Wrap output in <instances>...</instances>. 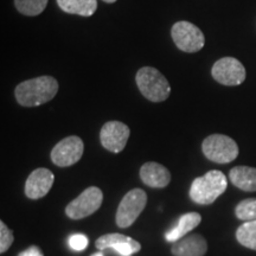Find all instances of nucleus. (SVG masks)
Masks as SVG:
<instances>
[{
	"label": "nucleus",
	"mask_w": 256,
	"mask_h": 256,
	"mask_svg": "<svg viewBox=\"0 0 256 256\" xmlns=\"http://www.w3.org/2000/svg\"><path fill=\"white\" fill-rule=\"evenodd\" d=\"M58 82L52 76H40L19 83L14 90L18 104L23 107H37L55 98Z\"/></svg>",
	"instance_id": "obj_1"
},
{
	"label": "nucleus",
	"mask_w": 256,
	"mask_h": 256,
	"mask_svg": "<svg viewBox=\"0 0 256 256\" xmlns=\"http://www.w3.org/2000/svg\"><path fill=\"white\" fill-rule=\"evenodd\" d=\"M226 186L228 180L223 172L218 170H211L192 182L190 198L200 206H209L226 192Z\"/></svg>",
	"instance_id": "obj_2"
},
{
	"label": "nucleus",
	"mask_w": 256,
	"mask_h": 256,
	"mask_svg": "<svg viewBox=\"0 0 256 256\" xmlns=\"http://www.w3.org/2000/svg\"><path fill=\"white\" fill-rule=\"evenodd\" d=\"M136 81L138 88L147 100L162 102L168 100L171 87L164 75L152 66H144L136 72Z\"/></svg>",
	"instance_id": "obj_3"
},
{
	"label": "nucleus",
	"mask_w": 256,
	"mask_h": 256,
	"mask_svg": "<svg viewBox=\"0 0 256 256\" xmlns=\"http://www.w3.org/2000/svg\"><path fill=\"white\" fill-rule=\"evenodd\" d=\"M202 151L210 162L228 164L238 158V146L232 138L224 134H212L202 144Z\"/></svg>",
	"instance_id": "obj_4"
},
{
	"label": "nucleus",
	"mask_w": 256,
	"mask_h": 256,
	"mask_svg": "<svg viewBox=\"0 0 256 256\" xmlns=\"http://www.w3.org/2000/svg\"><path fill=\"white\" fill-rule=\"evenodd\" d=\"M171 36L176 46L184 52H197L203 49L206 44V37L203 32L190 22H177L171 28Z\"/></svg>",
	"instance_id": "obj_5"
},
{
	"label": "nucleus",
	"mask_w": 256,
	"mask_h": 256,
	"mask_svg": "<svg viewBox=\"0 0 256 256\" xmlns=\"http://www.w3.org/2000/svg\"><path fill=\"white\" fill-rule=\"evenodd\" d=\"M147 204V194L142 188H133L124 194L116 211V224L128 228L136 222Z\"/></svg>",
	"instance_id": "obj_6"
},
{
	"label": "nucleus",
	"mask_w": 256,
	"mask_h": 256,
	"mask_svg": "<svg viewBox=\"0 0 256 256\" xmlns=\"http://www.w3.org/2000/svg\"><path fill=\"white\" fill-rule=\"evenodd\" d=\"M104 194L98 188L90 186L66 206V214L72 220H82L100 209Z\"/></svg>",
	"instance_id": "obj_7"
},
{
	"label": "nucleus",
	"mask_w": 256,
	"mask_h": 256,
	"mask_svg": "<svg viewBox=\"0 0 256 256\" xmlns=\"http://www.w3.org/2000/svg\"><path fill=\"white\" fill-rule=\"evenodd\" d=\"M84 145L81 138L72 136L60 140L51 151V160L56 166L68 168L82 158Z\"/></svg>",
	"instance_id": "obj_8"
},
{
	"label": "nucleus",
	"mask_w": 256,
	"mask_h": 256,
	"mask_svg": "<svg viewBox=\"0 0 256 256\" xmlns=\"http://www.w3.org/2000/svg\"><path fill=\"white\" fill-rule=\"evenodd\" d=\"M211 75L223 86H240L246 80V69L238 60L223 57L214 64Z\"/></svg>",
	"instance_id": "obj_9"
},
{
	"label": "nucleus",
	"mask_w": 256,
	"mask_h": 256,
	"mask_svg": "<svg viewBox=\"0 0 256 256\" xmlns=\"http://www.w3.org/2000/svg\"><path fill=\"white\" fill-rule=\"evenodd\" d=\"M130 134L127 124L120 121H108L101 128L100 140L107 151L120 153L126 147Z\"/></svg>",
	"instance_id": "obj_10"
},
{
	"label": "nucleus",
	"mask_w": 256,
	"mask_h": 256,
	"mask_svg": "<svg viewBox=\"0 0 256 256\" xmlns=\"http://www.w3.org/2000/svg\"><path fill=\"white\" fill-rule=\"evenodd\" d=\"M55 180V176L48 168H36L25 183V194L30 200H40L48 194Z\"/></svg>",
	"instance_id": "obj_11"
},
{
	"label": "nucleus",
	"mask_w": 256,
	"mask_h": 256,
	"mask_svg": "<svg viewBox=\"0 0 256 256\" xmlns=\"http://www.w3.org/2000/svg\"><path fill=\"white\" fill-rule=\"evenodd\" d=\"M142 183L153 188H166L171 182V174L165 166L154 162H148L140 168Z\"/></svg>",
	"instance_id": "obj_12"
},
{
	"label": "nucleus",
	"mask_w": 256,
	"mask_h": 256,
	"mask_svg": "<svg viewBox=\"0 0 256 256\" xmlns=\"http://www.w3.org/2000/svg\"><path fill=\"white\" fill-rule=\"evenodd\" d=\"M171 252L174 256H204L208 252V242L200 234H194L174 242Z\"/></svg>",
	"instance_id": "obj_13"
},
{
	"label": "nucleus",
	"mask_w": 256,
	"mask_h": 256,
	"mask_svg": "<svg viewBox=\"0 0 256 256\" xmlns=\"http://www.w3.org/2000/svg\"><path fill=\"white\" fill-rule=\"evenodd\" d=\"M229 179L240 190L256 191V168L249 166H236L230 170Z\"/></svg>",
	"instance_id": "obj_14"
},
{
	"label": "nucleus",
	"mask_w": 256,
	"mask_h": 256,
	"mask_svg": "<svg viewBox=\"0 0 256 256\" xmlns=\"http://www.w3.org/2000/svg\"><path fill=\"white\" fill-rule=\"evenodd\" d=\"M202 222V216L198 212H188L179 218L178 224L172 228L170 232H166L165 238L168 242H177L184 236H186L188 232L194 230L196 226H200Z\"/></svg>",
	"instance_id": "obj_15"
},
{
	"label": "nucleus",
	"mask_w": 256,
	"mask_h": 256,
	"mask_svg": "<svg viewBox=\"0 0 256 256\" xmlns=\"http://www.w3.org/2000/svg\"><path fill=\"white\" fill-rule=\"evenodd\" d=\"M60 8L66 14L90 17L98 10V0H57Z\"/></svg>",
	"instance_id": "obj_16"
},
{
	"label": "nucleus",
	"mask_w": 256,
	"mask_h": 256,
	"mask_svg": "<svg viewBox=\"0 0 256 256\" xmlns=\"http://www.w3.org/2000/svg\"><path fill=\"white\" fill-rule=\"evenodd\" d=\"M236 238L243 247L256 250V220L244 222L236 230Z\"/></svg>",
	"instance_id": "obj_17"
},
{
	"label": "nucleus",
	"mask_w": 256,
	"mask_h": 256,
	"mask_svg": "<svg viewBox=\"0 0 256 256\" xmlns=\"http://www.w3.org/2000/svg\"><path fill=\"white\" fill-rule=\"evenodd\" d=\"M49 0H14V6L19 14L28 17H36L44 11Z\"/></svg>",
	"instance_id": "obj_18"
},
{
	"label": "nucleus",
	"mask_w": 256,
	"mask_h": 256,
	"mask_svg": "<svg viewBox=\"0 0 256 256\" xmlns=\"http://www.w3.org/2000/svg\"><path fill=\"white\" fill-rule=\"evenodd\" d=\"M235 215L244 222L256 220V198H247L240 202L235 208Z\"/></svg>",
	"instance_id": "obj_19"
},
{
	"label": "nucleus",
	"mask_w": 256,
	"mask_h": 256,
	"mask_svg": "<svg viewBox=\"0 0 256 256\" xmlns=\"http://www.w3.org/2000/svg\"><path fill=\"white\" fill-rule=\"evenodd\" d=\"M132 238L130 236L122 235V234L119 232H113V234H106V235H102L101 238H98L95 242V247L98 249V250H104V249L112 248L114 244L119 242L124 241H130Z\"/></svg>",
	"instance_id": "obj_20"
},
{
	"label": "nucleus",
	"mask_w": 256,
	"mask_h": 256,
	"mask_svg": "<svg viewBox=\"0 0 256 256\" xmlns=\"http://www.w3.org/2000/svg\"><path fill=\"white\" fill-rule=\"evenodd\" d=\"M14 241V232H12L11 230L8 228V226L2 220V222H0V252L4 254L5 252H8Z\"/></svg>",
	"instance_id": "obj_21"
},
{
	"label": "nucleus",
	"mask_w": 256,
	"mask_h": 256,
	"mask_svg": "<svg viewBox=\"0 0 256 256\" xmlns=\"http://www.w3.org/2000/svg\"><path fill=\"white\" fill-rule=\"evenodd\" d=\"M88 243L89 241L87 236L83 235V234H75L69 238V246L76 252L84 250L88 247Z\"/></svg>",
	"instance_id": "obj_22"
},
{
	"label": "nucleus",
	"mask_w": 256,
	"mask_h": 256,
	"mask_svg": "<svg viewBox=\"0 0 256 256\" xmlns=\"http://www.w3.org/2000/svg\"><path fill=\"white\" fill-rule=\"evenodd\" d=\"M18 256H44V254L40 249V247H37V246H31V247H28L26 250L22 252Z\"/></svg>",
	"instance_id": "obj_23"
},
{
	"label": "nucleus",
	"mask_w": 256,
	"mask_h": 256,
	"mask_svg": "<svg viewBox=\"0 0 256 256\" xmlns=\"http://www.w3.org/2000/svg\"><path fill=\"white\" fill-rule=\"evenodd\" d=\"M92 256H104V255L102 252H95V254H92Z\"/></svg>",
	"instance_id": "obj_24"
},
{
	"label": "nucleus",
	"mask_w": 256,
	"mask_h": 256,
	"mask_svg": "<svg viewBox=\"0 0 256 256\" xmlns=\"http://www.w3.org/2000/svg\"><path fill=\"white\" fill-rule=\"evenodd\" d=\"M102 2H108V4H113V2H116V0H102Z\"/></svg>",
	"instance_id": "obj_25"
}]
</instances>
